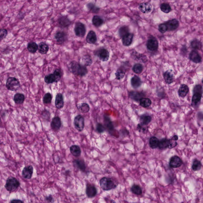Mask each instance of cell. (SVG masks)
<instances>
[{
	"mask_svg": "<svg viewBox=\"0 0 203 203\" xmlns=\"http://www.w3.org/2000/svg\"><path fill=\"white\" fill-rule=\"evenodd\" d=\"M193 91V93H200L203 94V89L202 87L200 85H196L194 87Z\"/></svg>",
	"mask_w": 203,
	"mask_h": 203,
	"instance_id": "f907efd6",
	"label": "cell"
},
{
	"mask_svg": "<svg viewBox=\"0 0 203 203\" xmlns=\"http://www.w3.org/2000/svg\"><path fill=\"white\" fill-rule=\"evenodd\" d=\"M62 76V72L61 69H57L53 73L50 74L44 77V80L48 84L57 82L61 80Z\"/></svg>",
	"mask_w": 203,
	"mask_h": 203,
	"instance_id": "277c9868",
	"label": "cell"
},
{
	"mask_svg": "<svg viewBox=\"0 0 203 203\" xmlns=\"http://www.w3.org/2000/svg\"><path fill=\"white\" fill-rule=\"evenodd\" d=\"M189 89L188 86L185 84H182L178 91L179 97L182 98L185 97L189 92Z\"/></svg>",
	"mask_w": 203,
	"mask_h": 203,
	"instance_id": "7402d4cb",
	"label": "cell"
},
{
	"mask_svg": "<svg viewBox=\"0 0 203 203\" xmlns=\"http://www.w3.org/2000/svg\"><path fill=\"white\" fill-rule=\"evenodd\" d=\"M92 22L94 26L99 27L103 24V20L100 17L95 16L92 18Z\"/></svg>",
	"mask_w": 203,
	"mask_h": 203,
	"instance_id": "ab89813d",
	"label": "cell"
},
{
	"mask_svg": "<svg viewBox=\"0 0 203 203\" xmlns=\"http://www.w3.org/2000/svg\"><path fill=\"white\" fill-rule=\"evenodd\" d=\"M129 96L131 99L135 100V101H140V99L143 98V94L140 92H135V91H131L129 93Z\"/></svg>",
	"mask_w": 203,
	"mask_h": 203,
	"instance_id": "d6a6232c",
	"label": "cell"
},
{
	"mask_svg": "<svg viewBox=\"0 0 203 203\" xmlns=\"http://www.w3.org/2000/svg\"><path fill=\"white\" fill-rule=\"evenodd\" d=\"M49 47L45 43L41 42L38 45V51L41 54H46L48 52Z\"/></svg>",
	"mask_w": 203,
	"mask_h": 203,
	"instance_id": "4dcf8cb0",
	"label": "cell"
},
{
	"mask_svg": "<svg viewBox=\"0 0 203 203\" xmlns=\"http://www.w3.org/2000/svg\"><path fill=\"white\" fill-rule=\"evenodd\" d=\"M181 53L185 54V53H187V48L185 46L183 47L181 49Z\"/></svg>",
	"mask_w": 203,
	"mask_h": 203,
	"instance_id": "680465c9",
	"label": "cell"
},
{
	"mask_svg": "<svg viewBox=\"0 0 203 203\" xmlns=\"http://www.w3.org/2000/svg\"><path fill=\"white\" fill-rule=\"evenodd\" d=\"M163 76L165 82L168 84L173 83L174 80V76L171 70H168L164 73Z\"/></svg>",
	"mask_w": 203,
	"mask_h": 203,
	"instance_id": "2e32d148",
	"label": "cell"
},
{
	"mask_svg": "<svg viewBox=\"0 0 203 203\" xmlns=\"http://www.w3.org/2000/svg\"><path fill=\"white\" fill-rule=\"evenodd\" d=\"M20 185V182L16 178L14 177H10L6 180L5 187L8 191L12 192L17 190Z\"/></svg>",
	"mask_w": 203,
	"mask_h": 203,
	"instance_id": "3957f363",
	"label": "cell"
},
{
	"mask_svg": "<svg viewBox=\"0 0 203 203\" xmlns=\"http://www.w3.org/2000/svg\"><path fill=\"white\" fill-rule=\"evenodd\" d=\"M125 73V72L122 69H118L115 73L116 79L118 80H121L124 77Z\"/></svg>",
	"mask_w": 203,
	"mask_h": 203,
	"instance_id": "f6af8a7d",
	"label": "cell"
},
{
	"mask_svg": "<svg viewBox=\"0 0 203 203\" xmlns=\"http://www.w3.org/2000/svg\"><path fill=\"white\" fill-rule=\"evenodd\" d=\"M11 203H23V201H22L20 200V199H13V200H12L11 201Z\"/></svg>",
	"mask_w": 203,
	"mask_h": 203,
	"instance_id": "91938a15",
	"label": "cell"
},
{
	"mask_svg": "<svg viewBox=\"0 0 203 203\" xmlns=\"http://www.w3.org/2000/svg\"><path fill=\"white\" fill-rule=\"evenodd\" d=\"M143 70V67L140 63H136L133 68V71L137 74H140Z\"/></svg>",
	"mask_w": 203,
	"mask_h": 203,
	"instance_id": "b9f144b4",
	"label": "cell"
},
{
	"mask_svg": "<svg viewBox=\"0 0 203 203\" xmlns=\"http://www.w3.org/2000/svg\"><path fill=\"white\" fill-rule=\"evenodd\" d=\"M140 105L143 108H147L151 105L152 102L150 99L142 98L140 100Z\"/></svg>",
	"mask_w": 203,
	"mask_h": 203,
	"instance_id": "f35d334b",
	"label": "cell"
},
{
	"mask_svg": "<svg viewBox=\"0 0 203 203\" xmlns=\"http://www.w3.org/2000/svg\"><path fill=\"white\" fill-rule=\"evenodd\" d=\"M25 97L23 94L18 93L14 97V102L17 104H22L25 100Z\"/></svg>",
	"mask_w": 203,
	"mask_h": 203,
	"instance_id": "1f68e13d",
	"label": "cell"
},
{
	"mask_svg": "<svg viewBox=\"0 0 203 203\" xmlns=\"http://www.w3.org/2000/svg\"><path fill=\"white\" fill-rule=\"evenodd\" d=\"M75 128L78 131L81 132L83 130L85 126L84 118L81 115H78L74 118Z\"/></svg>",
	"mask_w": 203,
	"mask_h": 203,
	"instance_id": "52a82bcc",
	"label": "cell"
},
{
	"mask_svg": "<svg viewBox=\"0 0 203 203\" xmlns=\"http://www.w3.org/2000/svg\"><path fill=\"white\" fill-rule=\"evenodd\" d=\"M74 32L77 36L80 37H84L86 32L85 25L81 22H77L75 26Z\"/></svg>",
	"mask_w": 203,
	"mask_h": 203,
	"instance_id": "8992f818",
	"label": "cell"
},
{
	"mask_svg": "<svg viewBox=\"0 0 203 203\" xmlns=\"http://www.w3.org/2000/svg\"><path fill=\"white\" fill-rule=\"evenodd\" d=\"M96 129L97 131L100 133H102L105 130V128L104 126L101 123H98L97 125Z\"/></svg>",
	"mask_w": 203,
	"mask_h": 203,
	"instance_id": "f5cc1de1",
	"label": "cell"
},
{
	"mask_svg": "<svg viewBox=\"0 0 203 203\" xmlns=\"http://www.w3.org/2000/svg\"><path fill=\"white\" fill-rule=\"evenodd\" d=\"M189 59L194 63H198L202 62V58L198 51L192 50L189 54Z\"/></svg>",
	"mask_w": 203,
	"mask_h": 203,
	"instance_id": "5bb4252c",
	"label": "cell"
},
{
	"mask_svg": "<svg viewBox=\"0 0 203 203\" xmlns=\"http://www.w3.org/2000/svg\"><path fill=\"white\" fill-rule=\"evenodd\" d=\"M70 151L71 154L74 156L78 157L81 155V150L79 146L73 145L70 147Z\"/></svg>",
	"mask_w": 203,
	"mask_h": 203,
	"instance_id": "83f0119b",
	"label": "cell"
},
{
	"mask_svg": "<svg viewBox=\"0 0 203 203\" xmlns=\"http://www.w3.org/2000/svg\"><path fill=\"white\" fill-rule=\"evenodd\" d=\"M69 69L73 74L81 77L84 76L88 73L87 69L86 66L75 61L70 62Z\"/></svg>",
	"mask_w": 203,
	"mask_h": 203,
	"instance_id": "6da1fadb",
	"label": "cell"
},
{
	"mask_svg": "<svg viewBox=\"0 0 203 203\" xmlns=\"http://www.w3.org/2000/svg\"><path fill=\"white\" fill-rule=\"evenodd\" d=\"M170 145V139L164 138L159 140L158 148L160 150H165L169 148Z\"/></svg>",
	"mask_w": 203,
	"mask_h": 203,
	"instance_id": "44dd1931",
	"label": "cell"
},
{
	"mask_svg": "<svg viewBox=\"0 0 203 203\" xmlns=\"http://www.w3.org/2000/svg\"><path fill=\"white\" fill-rule=\"evenodd\" d=\"M6 87L11 91H16L19 89L20 83L18 80L14 77H9L6 82Z\"/></svg>",
	"mask_w": 203,
	"mask_h": 203,
	"instance_id": "5b68a950",
	"label": "cell"
},
{
	"mask_svg": "<svg viewBox=\"0 0 203 203\" xmlns=\"http://www.w3.org/2000/svg\"><path fill=\"white\" fill-rule=\"evenodd\" d=\"M132 192L135 195H140L142 194V190L140 186L138 185H134L131 188Z\"/></svg>",
	"mask_w": 203,
	"mask_h": 203,
	"instance_id": "60d3db41",
	"label": "cell"
},
{
	"mask_svg": "<svg viewBox=\"0 0 203 203\" xmlns=\"http://www.w3.org/2000/svg\"><path fill=\"white\" fill-rule=\"evenodd\" d=\"M202 83L203 84V80H202Z\"/></svg>",
	"mask_w": 203,
	"mask_h": 203,
	"instance_id": "6125c7cd",
	"label": "cell"
},
{
	"mask_svg": "<svg viewBox=\"0 0 203 203\" xmlns=\"http://www.w3.org/2000/svg\"><path fill=\"white\" fill-rule=\"evenodd\" d=\"M137 129L139 132L144 133H145L148 130L147 125L142 124L140 123L139 124L137 125Z\"/></svg>",
	"mask_w": 203,
	"mask_h": 203,
	"instance_id": "681fc988",
	"label": "cell"
},
{
	"mask_svg": "<svg viewBox=\"0 0 203 203\" xmlns=\"http://www.w3.org/2000/svg\"><path fill=\"white\" fill-rule=\"evenodd\" d=\"M52 100V96L51 94L49 92L46 93L43 99V103L45 104H49L51 103Z\"/></svg>",
	"mask_w": 203,
	"mask_h": 203,
	"instance_id": "bcb514c9",
	"label": "cell"
},
{
	"mask_svg": "<svg viewBox=\"0 0 203 203\" xmlns=\"http://www.w3.org/2000/svg\"><path fill=\"white\" fill-rule=\"evenodd\" d=\"M198 118L199 120H203V112H199L198 114Z\"/></svg>",
	"mask_w": 203,
	"mask_h": 203,
	"instance_id": "94428289",
	"label": "cell"
},
{
	"mask_svg": "<svg viewBox=\"0 0 203 203\" xmlns=\"http://www.w3.org/2000/svg\"><path fill=\"white\" fill-rule=\"evenodd\" d=\"M159 139L156 137H152L150 138L149 140V144L152 149H156L158 147L159 143Z\"/></svg>",
	"mask_w": 203,
	"mask_h": 203,
	"instance_id": "d590c367",
	"label": "cell"
},
{
	"mask_svg": "<svg viewBox=\"0 0 203 203\" xmlns=\"http://www.w3.org/2000/svg\"><path fill=\"white\" fill-rule=\"evenodd\" d=\"M45 200L48 202H53V198L52 195H50L49 196H47L45 198Z\"/></svg>",
	"mask_w": 203,
	"mask_h": 203,
	"instance_id": "6f0895ef",
	"label": "cell"
},
{
	"mask_svg": "<svg viewBox=\"0 0 203 203\" xmlns=\"http://www.w3.org/2000/svg\"><path fill=\"white\" fill-rule=\"evenodd\" d=\"M95 54L100 60L103 62H107L109 61L110 53L106 49H100L95 52Z\"/></svg>",
	"mask_w": 203,
	"mask_h": 203,
	"instance_id": "ba28073f",
	"label": "cell"
},
{
	"mask_svg": "<svg viewBox=\"0 0 203 203\" xmlns=\"http://www.w3.org/2000/svg\"><path fill=\"white\" fill-rule=\"evenodd\" d=\"M190 46L194 50H200L201 49L202 47V44L201 41L199 40L194 39L191 42Z\"/></svg>",
	"mask_w": 203,
	"mask_h": 203,
	"instance_id": "e575fe53",
	"label": "cell"
},
{
	"mask_svg": "<svg viewBox=\"0 0 203 203\" xmlns=\"http://www.w3.org/2000/svg\"><path fill=\"white\" fill-rule=\"evenodd\" d=\"M62 125L61 118L56 116L52 118L51 122V126L52 130L55 131H58L60 129Z\"/></svg>",
	"mask_w": 203,
	"mask_h": 203,
	"instance_id": "9a60e30c",
	"label": "cell"
},
{
	"mask_svg": "<svg viewBox=\"0 0 203 203\" xmlns=\"http://www.w3.org/2000/svg\"><path fill=\"white\" fill-rule=\"evenodd\" d=\"M159 30L161 33H166L167 31H168V29H167V27H166L165 23H162V24H161L159 25Z\"/></svg>",
	"mask_w": 203,
	"mask_h": 203,
	"instance_id": "db71d44e",
	"label": "cell"
},
{
	"mask_svg": "<svg viewBox=\"0 0 203 203\" xmlns=\"http://www.w3.org/2000/svg\"><path fill=\"white\" fill-rule=\"evenodd\" d=\"M79 110L81 112L83 113H87L89 112L90 110V107L89 105L86 103H82L80 106Z\"/></svg>",
	"mask_w": 203,
	"mask_h": 203,
	"instance_id": "ee69618b",
	"label": "cell"
},
{
	"mask_svg": "<svg viewBox=\"0 0 203 203\" xmlns=\"http://www.w3.org/2000/svg\"><path fill=\"white\" fill-rule=\"evenodd\" d=\"M97 41L96 34L93 31H90L86 38V41L89 44H94Z\"/></svg>",
	"mask_w": 203,
	"mask_h": 203,
	"instance_id": "d4e9b609",
	"label": "cell"
},
{
	"mask_svg": "<svg viewBox=\"0 0 203 203\" xmlns=\"http://www.w3.org/2000/svg\"><path fill=\"white\" fill-rule=\"evenodd\" d=\"M167 27L168 31L175 30L178 27L179 23L178 21L176 19L169 20L165 23Z\"/></svg>",
	"mask_w": 203,
	"mask_h": 203,
	"instance_id": "4fadbf2b",
	"label": "cell"
},
{
	"mask_svg": "<svg viewBox=\"0 0 203 203\" xmlns=\"http://www.w3.org/2000/svg\"><path fill=\"white\" fill-rule=\"evenodd\" d=\"M55 106L58 109H62L64 106V101L62 94L59 93L56 95L55 99Z\"/></svg>",
	"mask_w": 203,
	"mask_h": 203,
	"instance_id": "ffe728a7",
	"label": "cell"
},
{
	"mask_svg": "<svg viewBox=\"0 0 203 203\" xmlns=\"http://www.w3.org/2000/svg\"><path fill=\"white\" fill-rule=\"evenodd\" d=\"M67 38V36L66 33L62 31H59L56 33L55 39L58 43L62 44L66 41Z\"/></svg>",
	"mask_w": 203,
	"mask_h": 203,
	"instance_id": "e0dca14e",
	"label": "cell"
},
{
	"mask_svg": "<svg viewBox=\"0 0 203 203\" xmlns=\"http://www.w3.org/2000/svg\"><path fill=\"white\" fill-rule=\"evenodd\" d=\"M33 172V168L32 166H25L22 171V176L26 179H31Z\"/></svg>",
	"mask_w": 203,
	"mask_h": 203,
	"instance_id": "7c38bea8",
	"label": "cell"
},
{
	"mask_svg": "<svg viewBox=\"0 0 203 203\" xmlns=\"http://www.w3.org/2000/svg\"><path fill=\"white\" fill-rule=\"evenodd\" d=\"M160 8L163 12L166 14L170 13L171 11V7L169 4L167 3H163L161 5Z\"/></svg>",
	"mask_w": 203,
	"mask_h": 203,
	"instance_id": "7bdbcfd3",
	"label": "cell"
},
{
	"mask_svg": "<svg viewBox=\"0 0 203 203\" xmlns=\"http://www.w3.org/2000/svg\"><path fill=\"white\" fill-rule=\"evenodd\" d=\"M118 183L114 179L110 177H104L100 180V185L103 190L109 191L116 188Z\"/></svg>",
	"mask_w": 203,
	"mask_h": 203,
	"instance_id": "7a4b0ae2",
	"label": "cell"
},
{
	"mask_svg": "<svg viewBox=\"0 0 203 203\" xmlns=\"http://www.w3.org/2000/svg\"><path fill=\"white\" fill-rule=\"evenodd\" d=\"M139 9L143 13H148L151 12L152 7L150 3H143L140 4Z\"/></svg>",
	"mask_w": 203,
	"mask_h": 203,
	"instance_id": "4316f807",
	"label": "cell"
},
{
	"mask_svg": "<svg viewBox=\"0 0 203 203\" xmlns=\"http://www.w3.org/2000/svg\"><path fill=\"white\" fill-rule=\"evenodd\" d=\"M59 23L61 27L65 28L70 26L71 22L67 16H62L59 19Z\"/></svg>",
	"mask_w": 203,
	"mask_h": 203,
	"instance_id": "cb8c5ba5",
	"label": "cell"
},
{
	"mask_svg": "<svg viewBox=\"0 0 203 203\" xmlns=\"http://www.w3.org/2000/svg\"><path fill=\"white\" fill-rule=\"evenodd\" d=\"M87 6L88 9L93 13H97L99 10V8L96 7V6L94 4H91V3H89V4H88Z\"/></svg>",
	"mask_w": 203,
	"mask_h": 203,
	"instance_id": "816d5d0a",
	"label": "cell"
},
{
	"mask_svg": "<svg viewBox=\"0 0 203 203\" xmlns=\"http://www.w3.org/2000/svg\"><path fill=\"white\" fill-rule=\"evenodd\" d=\"M92 63V60L91 57L89 55H85L81 59V64L86 67L91 66Z\"/></svg>",
	"mask_w": 203,
	"mask_h": 203,
	"instance_id": "f546056e",
	"label": "cell"
},
{
	"mask_svg": "<svg viewBox=\"0 0 203 203\" xmlns=\"http://www.w3.org/2000/svg\"><path fill=\"white\" fill-rule=\"evenodd\" d=\"M147 49L150 51H156L158 49V40L155 37L150 38L147 41Z\"/></svg>",
	"mask_w": 203,
	"mask_h": 203,
	"instance_id": "30bf717a",
	"label": "cell"
},
{
	"mask_svg": "<svg viewBox=\"0 0 203 203\" xmlns=\"http://www.w3.org/2000/svg\"><path fill=\"white\" fill-rule=\"evenodd\" d=\"M183 164V161L180 157L174 156L170 158L169 165L171 168H177L180 167Z\"/></svg>",
	"mask_w": 203,
	"mask_h": 203,
	"instance_id": "9c48e42d",
	"label": "cell"
},
{
	"mask_svg": "<svg viewBox=\"0 0 203 203\" xmlns=\"http://www.w3.org/2000/svg\"><path fill=\"white\" fill-rule=\"evenodd\" d=\"M178 140V136L177 135H175L173 136L171 139H170V145L169 149H171L176 147L177 145V141Z\"/></svg>",
	"mask_w": 203,
	"mask_h": 203,
	"instance_id": "7dc6e473",
	"label": "cell"
},
{
	"mask_svg": "<svg viewBox=\"0 0 203 203\" xmlns=\"http://www.w3.org/2000/svg\"><path fill=\"white\" fill-rule=\"evenodd\" d=\"M50 114L49 111L46 110H44L42 112V117L44 119L48 120L50 118Z\"/></svg>",
	"mask_w": 203,
	"mask_h": 203,
	"instance_id": "9f6ffc18",
	"label": "cell"
},
{
	"mask_svg": "<svg viewBox=\"0 0 203 203\" xmlns=\"http://www.w3.org/2000/svg\"><path fill=\"white\" fill-rule=\"evenodd\" d=\"M130 82L133 87L135 89L139 87L142 84L141 79L137 75L134 76L131 79Z\"/></svg>",
	"mask_w": 203,
	"mask_h": 203,
	"instance_id": "484cf974",
	"label": "cell"
},
{
	"mask_svg": "<svg viewBox=\"0 0 203 203\" xmlns=\"http://www.w3.org/2000/svg\"><path fill=\"white\" fill-rule=\"evenodd\" d=\"M73 164L74 166L78 168L81 171H85L86 166L85 163L81 159H75L73 161Z\"/></svg>",
	"mask_w": 203,
	"mask_h": 203,
	"instance_id": "f1b7e54d",
	"label": "cell"
},
{
	"mask_svg": "<svg viewBox=\"0 0 203 203\" xmlns=\"http://www.w3.org/2000/svg\"><path fill=\"white\" fill-rule=\"evenodd\" d=\"M202 94L200 93H194L192 99V106L194 108L197 107L200 103Z\"/></svg>",
	"mask_w": 203,
	"mask_h": 203,
	"instance_id": "ac0fdd59",
	"label": "cell"
},
{
	"mask_svg": "<svg viewBox=\"0 0 203 203\" xmlns=\"http://www.w3.org/2000/svg\"><path fill=\"white\" fill-rule=\"evenodd\" d=\"M27 49L31 53H35L38 49V46L35 42H30L27 44Z\"/></svg>",
	"mask_w": 203,
	"mask_h": 203,
	"instance_id": "836d02e7",
	"label": "cell"
},
{
	"mask_svg": "<svg viewBox=\"0 0 203 203\" xmlns=\"http://www.w3.org/2000/svg\"><path fill=\"white\" fill-rule=\"evenodd\" d=\"M8 34L7 30L5 29H1L0 31V38L2 40L6 37Z\"/></svg>",
	"mask_w": 203,
	"mask_h": 203,
	"instance_id": "11a10c76",
	"label": "cell"
},
{
	"mask_svg": "<svg viewBox=\"0 0 203 203\" xmlns=\"http://www.w3.org/2000/svg\"><path fill=\"white\" fill-rule=\"evenodd\" d=\"M133 38V34L128 33L122 37V43L125 46H129L132 43Z\"/></svg>",
	"mask_w": 203,
	"mask_h": 203,
	"instance_id": "d6986e66",
	"label": "cell"
},
{
	"mask_svg": "<svg viewBox=\"0 0 203 203\" xmlns=\"http://www.w3.org/2000/svg\"><path fill=\"white\" fill-rule=\"evenodd\" d=\"M151 120L152 118L150 116L146 114L143 115L140 118V123L142 124L147 125L151 122Z\"/></svg>",
	"mask_w": 203,
	"mask_h": 203,
	"instance_id": "74e56055",
	"label": "cell"
},
{
	"mask_svg": "<svg viewBox=\"0 0 203 203\" xmlns=\"http://www.w3.org/2000/svg\"><path fill=\"white\" fill-rule=\"evenodd\" d=\"M129 33V28L127 26H124L120 28L119 30V34L121 38Z\"/></svg>",
	"mask_w": 203,
	"mask_h": 203,
	"instance_id": "c3c4849f",
	"label": "cell"
},
{
	"mask_svg": "<svg viewBox=\"0 0 203 203\" xmlns=\"http://www.w3.org/2000/svg\"><path fill=\"white\" fill-rule=\"evenodd\" d=\"M104 123L106 128L109 133L112 132L114 130V127L111 119L108 116H104Z\"/></svg>",
	"mask_w": 203,
	"mask_h": 203,
	"instance_id": "603a6c76",
	"label": "cell"
},
{
	"mask_svg": "<svg viewBox=\"0 0 203 203\" xmlns=\"http://www.w3.org/2000/svg\"><path fill=\"white\" fill-rule=\"evenodd\" d=\"M86 193L88 198H92L96 196L97 190L94 185L91 184L87 185Z\"/></svg>",
	"mask_w": 203,
	"mask_h": 203,
	"instance_id": "8fae6325",
	"label": "cell"
},
{
	"mask_svg": "<svg viewBox=\"0 0 203 203\" xmlns=\"http://www.w3.org/2000/svg\"><path fill=\"white\" fill-rule=\"evenodd\" d=\"M202 164L200 161L198 159H195L193 161L192 168L194 171H198L201 169Z\"/></svg>",
	"mask_w": 203,
	"mask_h": 203,
	"instance_id": "8d00e7d4",
	"label": "cell"
}]
</instances>
